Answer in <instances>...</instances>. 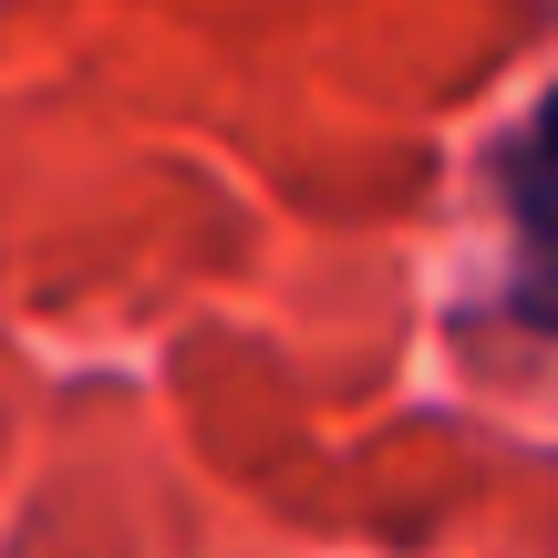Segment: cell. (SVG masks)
Masks as SVG:
<instances>
[{
	"label": "cell",
	"instance_id": "obj_1",
	"mask_svg": "<svg viewBox=\"0 0 558 558\" xmlns=\"http://www.w3.org/2000/svg\"><path fill=\"white\" fill-rule=\"evenodd\" d=\"M497 186H507V228H518V279H507L518 320L558 341V94L507 135Z\"/></svg>",
	"mask_w": 558,
	"mask_h": 558
}]
</instances>
